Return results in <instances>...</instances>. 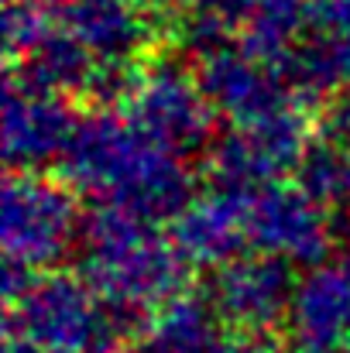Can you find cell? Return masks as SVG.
Listing matches in <instances>:
<instances>
[{
  "label": "cell",
  "instance_id": "9c48e42d",
  "mask_svg": "<svg viewBox=\"0 0 350 353\" xmlns=\"http://www.w3.org/2000/svg\"><path fill=\"white\" fill-rule=\"evenodd\" d=\"M79 114L69 97L3 83V161L10 172H41L62 161Z\"/></svg>",
  "mask_w": 350,
  "mask_h": 353
},
{
  "label": "cell",
  "instance_id": "3957f363",
  "mask_svg": "<svg viewBox=\"0 0 350 353\" xmlns=\"http://www.w3.org/2000/svg\"><path fill=\"white\" fill-rule=\"evenodd\" d=\"M3 333H21L41 353H107L120 343L104 299L66 271H41L31 288L7 305Z\"/></svg>",
  "mask_w": 350,
  "mask_h": 353
},
{
  "label": "cell",
  "instance_id": "8fae6325",
  "mask_svg": "<svg viewBox=\"0 0 350 353\" xmlns=\"http://www.w3.org/2000/svg\"><path fill=\"white\" fill-rule=\"evenodd\" d=\"M52 14L100 62H137L155 34L151 17L134 0H55Z\"/></svg>",
  "mask_w": 350,
  "mask_h": 353
},
{
  "label": "cell",
  "instance_id": "44dd1931",
  "mask_svg": "<svg viewBox=\"0 0 350 353\" xmlns=\"http://www.w3.org/2000/svg\"><path fill=\"white\" fill-rule=\"evenodd\" d=\"M134 3H158V0H134Z\"/></svg>",
  "mask_w": 350,
  "mask_h": 353
},
{
  "label": "cell",
  "instance_id": "7c38bea8",
  "mask_svg": "<svg viewBox=\"0 0 350 353\" xmlns=\"http://www.w3.org/2000/svg\"><path fill=\"white\" fill-rule=\"evenodd\" d=\"M168 236L193 268L217 271L237 257H244V247L251 243L247 206L233 203L227 196L206 192L189 203V210L172 223Z\"/></svg>",
  "mask_w": 350,
  "mask_h": 353
},
{
  "label": "cell",
  "instance_id": "5b68a950",
  "mask_svg": "<svg viewBox=\"0 0 350 353\" xmlns=\"http://www.w3.org/2000/svg\"><path fill=\"white\" fill-rule=\"evenodd\" d=\"M120 110L151 144L179 158L206 154L217 137V110L210 107L200 76L175 55L144 62Z\"/></svg>",
  "mask_w": 350,
  "mask_h": 353
},
{
  "label": "cell",
  "instance_id": "5bb4252c",
  "mask_svg": "<svg viewBox=\"0 0 350 353\" xmlns=\"http://www.w3.org/2000/svg\"><path fill=\"white\" fill-rule=\"evenodd\" d=\"M224 330L203 292H182L151 316L141 353H206Z\"/></svg>",
  "mask_w": 350,
  "mask_h": 353
},
{
  "label": "cell",
  "instance_id": "ac0fdd59",
  "mask_svg": "<svg viewBox=\"0 0 350 353\" xmlns=\"http://www.w3.org/2000/svg\"><path fill=\"white\" fill-rule=\"evenodd\" d=\"M186 10H217V14H224L227 21H231L233 28L240 24V17H244V10L251 7V0H179Z\"/></svg>",
  "mask_w": 350,
  "mask_h": 353
},
{
  "label": "cell",
  "instance_id": "7402d4cb",
  "mask_svg": "<svg viewBox=\"0 0 350 353\" xmlns=\"http://www.w3.org/2000/svg\"><path fill=\"white\" fill-rule=\"evenodd\" d=\"M313 3H330V0H313Z\"/></svg>",
  "mask_w": 350,
  "mask_h": 353
},
{
  "label": "cell",
  "instance_id": "30bf717a",
  "mask_svg": "<svg viewBox=\"0 0 350 353\" xmlns=\"http://www.w3.org/2000/svg\"><path fill=\"white\" fill-rule=\"evenodd\" d=\"M196 76H200V86H203L210 107L217 110V117H227L231 127L257 123V120L299 103L278 65L257 62V59L244 55L237 45L200 62Z\"/></svg>",
  "mask_w": 350,
  "mask_h": 353
},
{
  "label": "cell",
  "instance_id": "e0dca14e",
  "mask_svg": "<svg viewBox=\"0 0 350 353\" xmlns=\"http://www.w3.org/2000/svg\"><path fill=\"white\" fill-rule=\"evenodd\" d=\"M55 28V14L45 0H3V55L7 65L28 59Z\"/></svg>",
  "mask_w": 350,
  "mask_h": 353
},
{
  "label": "cell",
  "instance_id": "277c9868",
  "mask_svg": "<svg viewBox=\"0 0 350 353\" xmlns=\"http://www.w3.org/2000/svg\"><path fill=\"white\" fill-rule=\"evenodd\" d=\"M79 196L45 172H10L3 182L0 243L3 257L31 271H55L79 247Z\"/></svg>",
  "mask_w": 350,
  "mask_h": 353
},
{
  "label": "cell",
  "instance_id": "6da1fadb",
  "mask_svg": "<svg viewBox=\"0 0 350 353\" xmlns=\"http://www.w3.org/2000/svg\"><path fill=\"white\" fill-rule=\"evenodd\" d=\"M62 182L76 196L117 206L144 223H175L196 199L186 158L151 144L124 114L107 107L83 114L62 154Z\"/></svg>",
  "mask_w": 350,
  "mask_h": 353
},
{
  "label": "cell",
  "instance_id": "ba28073f",
  "mask_svg": "<svg viewBox=\"0 0 350 353\" xmlns=\"http://www.w3.org/2000/svg\"><path fill=\"white\" fill-rule=\"evenodd\" d=\"M289 353H344L350 343V247L309 268L285 319Z\"/></svg>",
  "mask_w": 350,
  "mask_h": 353
},
{
  "label": "cell",
  "instance_id": "2e32d148",
  "mask_svg": "<svg viewBox=\"0 0 350 353\" xmlns=\"http://www.w3.org/2000/svg\"><path fill=\"white\" fill-rule=\"evenodd\" d=\"M295 182H299L320 206H344V203H350L344 144H337V141L327 137V134L313 137L309 148L302 151L299 165H295Z\"/></svg>",
  "mask_w": 350,
  "mask_h": 353
},
{
  "label": "cell",
  "instance_id": "7a4b0ae2",
  "mask_svg": "<svg viewBox=\"0 0 350 353\" xmlns=\"http://www.w3.org/2000/svg\"><path fill=\"white\" fill-rule=\"evenodd\" d=\"M189 261L172 236L127 210L100 206L79 227V278L117 309L158 312L189 288Z\"/></svg>",
  "mask_w": 350,
  "mask_h": 353
},
{
  "label": "cell",
  "instance_id": "ffe728a7",
  "mask_svg": "<svg viewBox=\"0 0 350 353\" xmlns=\"http://www.w3.org/2000/svg\"><path fill=\"white\" fill-rule=\"evenodd\" d=\"M107 353H130V350H120V347H114V350H107Z\"/></svg>",
  "mask_w": 350,
  "mask_h": 353
},
{
  "label": "cell",
  "instance_id": "603a6c76",
  "mask_svg": "<svg viewBox=\"0 0 350 353\" xmlns=\"http://www.w3.org/2000/svg\"><path fill=\"white\" fill-rule=\"evenodd\" d=\"M344 353H350V343H347V350H344Z\"/></svg>",
  "mask_w": 350,
  "mask_h": 353
},
{
  "label": "cell",
  "instance_id": "52a82bcc",
  "mask_svg": "<svg viewBox=\"0 0 350 353\" xmlns=\"http://www.w3.org/2000/svg\"><path fill=\"white\" fill-rule=\"evenodd\" d=\"M251 247L285 257L289 264L316 268L333 254V227L327 206H320L299 182H271L247 203Z\"/></svg>",
  "mask_w": 350,
  "mask_h": 353
},
{
  "label": "cell",
  "instance_id": "4fadbf2b",
  "mask_svg": "<svg viewBox=\"0 0 350 353\" xmlns=\"http://www.w3.org/2000/svg\"><path fill=\"white\" fill-rule=\"evenodd\" d=\"M100 59L66 28H52L48 38L21 62L7 65V83L31 90V93H52V97H90L93 76Z\"/></svg>",
  "mask_w": 350,
  "mask_h": 353
},
{
  "label": "cell",
  "instance_id": "8992f818",
  "mask_svg": "<svg viewBox=\"0 0 350 353\" xmlns=\"http://www.w3.org/2000/svg\"><path fill=\"white\" fill-rule=\"evenodd\" d=\"M292 268L295 264L275 254H244L206 278L203 295L227 330L275 333V326L289 319L299 285Z\"/></svg>",
  "mask_w": 350,
  "mask_h": 353
},
{
  "label": "cell",
  "instance_id": "9a60e30c",
  "mask_svg": "<svg viewBox=\"0 0 350 353\" xmlns=\"http://www.w3.org/2000/svg\"><path fill=\"white\" fill-rule=\"evenodd\" d=\"M309 31L302 0H251L237 24V48L257 62L282 65Z\"/></svg>",
  "mask_w": 350,
  "mask_h": 353
},
{
  "label": "cell",
  "instance_id": "d6986e66",
  "mask_svg": "<svg viewBox=\"0 0 350 353\" xmlns=\"http://www.w3.org/2000/svg\"><path fill=\"white\" fill-rule=\"evenodd\" d=\"M3 353H41L31 340H24L21 333H3Z\"/></svg>",
  "mask_w": 350,
  "mask_h": 353
}]
</instances>
